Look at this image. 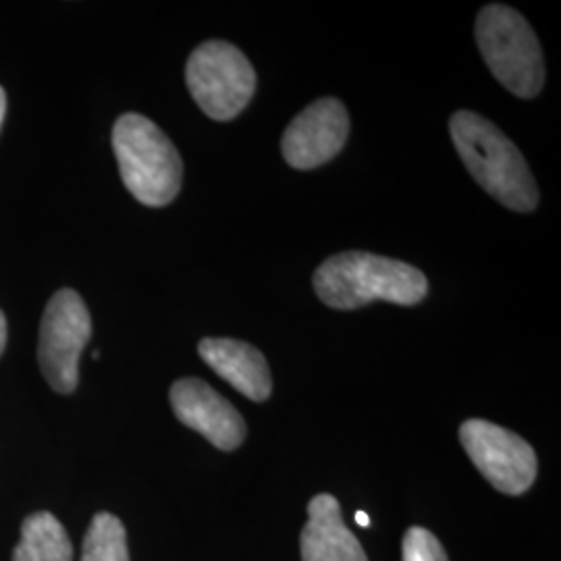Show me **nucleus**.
I'll use <instances>...</instances> for the list:
<instances>
[{
  "mask_svg": "<svg viewBox=\"0 0 561 561\" xmlns=\"http://www.w3.org/2000/svg\"><path fill=\"white\" fill-rule=\"evenodd\" d=\"M356 522L360 524L362 528H366V526H370V518L364 514V512H358L356 514Z\"/></svg>",
  "mask_w": 561,
  "mask_h": 561,
  "instance_id": "obj_17",
  "label": "nucleus"
},
{
  "mask_svg": "<svg viewBox=\"0 0 561 561\" xmlns=\"http://www.w3.org/2000/svg\"><path fill=\"white\" fill-rule=\"evenodd\" d=\"M449 134L470 171L486 194L516 213L539 206V187L516 144L497 125L472 111H458L449 121Z\"/></svg>",
  "mask_w": 561,
  "mask_h": 561,
  "instance_id": "obj_1",
  "label": "nucleus"
},
{
  "mask_svg": "<svg viewBox=\"0 0 561 561\" xmlns=\"http://www.w3.org/2000/svg\"><path fill=\"white\" fill-rule=\"evenodd\" d=\"M169 400L181 424L201 433L222 451L238 449L245 439V422L240 412L208 382L180 379L173 382Z\"/></svg>",
  "mask_w": 561,
  "mask_h": 561,
  "instance_id": "obj_9",
  "label": "nucleus"
},
{
  "mask_svg": "<svg viewBox=\"0 0 561 561\" xmlns=\"http://www.w3.org/2000/svg\"><path fill=\"white\" fill-rule=\"evenodd\" d=\"M81 561H129L125 526L117 516L101 512L92 518L83 537Z\"/></svg>",
  "mask_w": 561,
  "mask_h": 561,
  "instance_id": "obj_13",
  "label": "nucleus"
},
{
  "mask_svg": "<svg viewBox=\"0 0 561 561\" xmlns=\"http://www.w3.org/2000/svg\"><path fill=\"white\" fill-rule=\"evenodd\" d=\"M461 447L482 477L505 495L526 493L539 472L537 454L520 435L489 421H466Z\"/></svg>",
  "mask_w": 561,
  "mask_h": 561,
  "instance_id": "obj_7",
  "label": "nucleus"
},
{
  "mask_svg": "<svg viewBox=\"0 0 561 561\" xmlns=\"http://www.w3.org/2000/svg\"><path fill=\"white\" fill-rule=\"evenodd\" d=\"M301 561H368L360 542L341 518L340 502L333 495L321 493L308 503Z\"/></svg>",
  "mask_w": 561,
  "mask_h": 561,
  "instance_id": "obj_11",
  "label": "nucleus"
},
{
  "mask_svg": "<svg viewBox=\"0 0 561 561\" xmlns=\"http://www.w3.org/2000/svg\"><path fill=\"white\" fill-rule=\"evenodd\" d=\"M314 291L329 308L356 310L375 300L416 306L428 294L421 268L370 252H341L314 273Z\"/></svg>",
  "mask_w": 561,
  "mask_h": 561,
  "instance_id": "obj_2",
  "label": "nucleus"
},
{
  "mask_svg": "<svg viewBox=\"0 0 561 561\" xmlns=\"http://www.w3.org/2000/svg\"><path fill=\"white\" fill-rule=\"evenodd\" d=\"M4 345H7V319H4V314L0 310V356L4 352Z\"/></svg>",
  "mask_w": 561,
  "mask_h": 561,
  "instance_id": "obj_15",
  "label": "nucleus"
},
{
  "mask_svg": "<svg viewBox=\"0 0 561 561\" xmlns=\"http://www.w3.org/2000/svg\"><path fill=\"white\" fill-rule=\"evenodd\" d=\"M13 561H73V547L62 524L50 512H38L21 524Z\"/></svg>",
  "mask_w": 561,
  "mask_h": 561,
  "instance_id": "obj_12",
  "label": "nucleus"
},
{
  "mask_svg": "<svg viewBox=\"0 0 561 561\" xmlns=\"http://www.w3.org/2000/svg\"><path fill=\"white\" fill-rule=\"evenodd\" d=\"M92 337V317L73 289H60L46 304L41 324L38 362L46 382L62 396L78 389L80 358Z\"/></svg>",
  "mask_w": 561,
  "mask_h": 561,
  "instance_id": "obj_6",
  "label": "nucleus"
},
{
  "mask_svg": "<svg viewBox=\"0 0 561 561\" xmlns=\"http://www.w3.org/2000/svg\"><path fill=\"white\" fill-rule=\"evenodd\" d=\"M185 83L204 115L231 121L254 99L256 71L231 42L208 41L190 55Z\"/></svg>",
  "mask_w": 561,
  "mask_h": 561,
  "instance_id": "obj_5",
  "label": "nucleus"
},
{
  "mask_svg": "<svg viewBox=\"0 0 561 561\" xmlns=\"http://www.w3.org/2000/svg\"><path fill=\"white\" fill-rule=\"evenodd\" d=\"M403 561H449L439 539L421 526L410 528L401 541Z\"/></svg>",
  "mask_w": 561,
  "mask_h": 561,
  "instance_id": "obj_14",
  "label": "nucleus"
},
{
  "mask_svg": "<svg viewBox=\"0 0 561 561\" xmlns=\"http://www.w3.org/2000/svg\"><path fill=\"white\" fill-rule=\"evenodd\" d=\"M113 150L121 180L140 204L161 208L178 198L183 161L157 123L138 113L121 115L113 127Z\"/></svg>",
  "mask_w": 561,
  "mask_h": 561,
  "instance_id": "obj_3",
  "label": "nucleus"
},
{
  "mask_svg": "<svg viewBox=\"0 0 561 561\" xmlns=\"http://www.w3.org/2000/svg\"><path fill=\"white\" fill-rule=\"evenodd\" d=\"M477 42L493 76L520 99H535L545 83L541 44L520 13L486 4L477 20Z\"/></svg>",
  "mask_w": 561,
  "mask_h": 561,
  "instance_id": "obj_4",
  "label": "nucleus"
},
{
  "mask_svg": "<svg viewBox=\"0 0 561 561\" xmlns=\"http://www.w3.org/2000/svg\"><path fill=\"white\" fill-rule=\"evenodd\" d=\"M4 113H7V96H4V90L0 88V125L4 121Z\"/></svg>",
  "mask_w": 561,
  "mask_h": 561,
  "instance_id": "obj_16",
  "label": "nucleus"
},
{
  "mask_svg": "<svg viewBox=\"0 0 561 561\" xmlns=\"http://www.w3.org/2000/svg\"><path fill=\"white\" fill-rule=\"evenodd\" d=\"M350 136V117L337 99L308 104L283 134V159L294 169H317L333 161Z\"/></svg>",
  "mask_w": 561,
  "mask_h": 561,
  "instance_id": "obj_8",
  "label": "nucleus"
},
{
  "mask_svg": "<svg viewBox=\"0 0 561 561\" xmlns=\"http://www.w3.org/2000/svg\"><path fill=\"white\" fill-rule=\"evenodd\" d=\"M198 352L202 360L248 400L264 401L271 398V370L261 350L254 345L245 341L206 337L201 341Z\"/></svg>",
  "mask_w": 561,
  "mask_h": 561,
  "instance_id": "obj_10",
  "label": "nucleus"
}]
</instances>
